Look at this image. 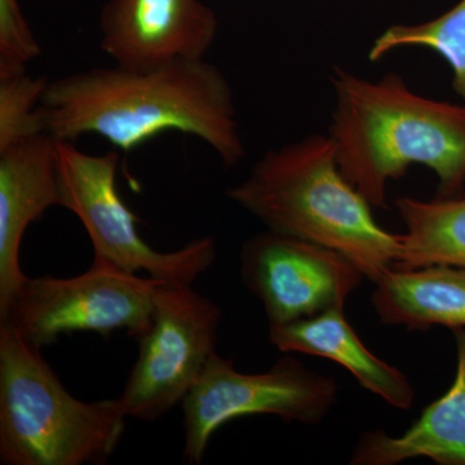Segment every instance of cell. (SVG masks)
<instances>
[{
	"instance_id": "obj_1",
	"label": "cell",
	"mask_w": 465,
	"mask_h": 465,
	"mask_svg": "<svg viewBox=\"0 0 465 465\" xmlns=\"http://www.w3.org/2000/svg\"><path fill=\"white\" fill-rule=\"evenodd\" d=\"M45 133L57 142L97 134L131 152L166 131L198 137L225 168L246 158L232 85L219 67L180 60L155 69L94 67L48 82Z\"/></svg>"
},
{
	"instance_id": "obj_2",
	"label": "cell",
	"mask_w": 465,
	"mask_h": 465,
	"mask_svg": "<svg viewBox=\"0 0 465 465\" xmlns=\"http://www.w3.org/2000/svg\"><path fill=\"white\" fill-rule=\"evenodd\" d=\"M329 136L342 174L374 208L415 164L433 171L437 197L465 192V104L416 94L400 74L371 81L333 66Z\"/></svg>"
},
{
	"instance_id": "obj_3",
	"label": "cell",
	"mask_w": 465,
	"mask_h": 465,
	"mask_svg": "<svg viewBox=\"0 0 465 465\" xmlns=\"http://www.w3.org/2000/svg\"><path fill=\"white\" fill-rule=\"evenodd\" d=\"M226 194L269 231L347 256L371 282L399 259L400 234L379 225L374 207L345 179L329 134L268 150Z\"/></svg>"
},
{
	"instance_id": "obj_4",
	"label": "cell",
	"mask_w": 465,
	"mask_h": 465,
	"mask_svg": "<svg viewBox=\"0 0 465 465\" xmlns=\"http://www.w3.org/2000/svg\"><path fill=\"white\" fill-rule=\"evenodd\" d=\"M125 420L116 399L84 402L72 396L41 348L0 323V463H108Z\"/></svg>"
},
{
	"instance_id": "obj_5",
	"label": "cell",
	"mask_w": 465,
	"mask_h": 465,
	"mask_svg": "<svg viewBox=\"0 0 465 465\" xmlns=\"http://www.w3.org/2000/svg\"><path fill=\"white\" fill-rule=\"evenodd\" d=\"M118 166L116 152L87 154L72 142H57L60 207L81 220L94 259L131 274L145 272L161 282L194 283L215 262V238H197L171 252L153 249L137 231L139 219L116 189Z\"/></svg>"
},
{
	"instance_id": "obj_6",
	"label": "cell",
	"mask_w": 465,
	"mask_h": 465,
	"mask_svg": "<svg viewBox=\"0 0 465 465\" xmlns=\"http://www.w3.org/2000/svg\"><path fill=\"white\" fill-rule=\"evenodd\" d=\"M161 283L94 259L76 277H27L0 314V323L41 349L65 333L81 331L109 338L115 330H125L139 341L152 324Z\"/></svg>"
},
{
	"instance_id": "obj_7",
	"label": "cell",
	"mask_w": 465,
	"mask_h": 465,
	"mask_svg": "<svg viewBox=\"0 0 465 465\" xmlns=\"http://www.w3.org/2000/svg\"><path fill=\"white\" fill-rule=\"evenodd\" d=\"M338 394L335 378L312 371L298 358L282 357L268 371L244 374L232 360L215 351L183 401V459L200 465L213 433L242 416L321 423L338 402Z\"/></svg>"
},
{
	"instance_id": "obj_8",
	"label": "cell",
	"mask_w": 465,
	"mask_h": 465,
	"mask_svg": "<svg viewBox=\"0 0 465 465\" xmlns=\"http://www.w3.org/2000/svg\"><path fill=\"white\" fill-rule=\"evenodd\" d=\"M223 312L192 284H159L139 357L116 399L127 418L155 421L183 403L215 353Z\"/></svg>"
},
{
	"instance_id": "obj_9",
	"label": "cell",
	"mask_w": 465,
	"mask_h": 465,
	"mask_svg": "<svg viewBox=\"0 0 465 465\" xmlns=\"http://www.w3.org/2000/svg\"><path fill=\"white\" fill-rule=\"evenodd\" d=\"M241 275L262 302L269 326L344 309L365 278L338 251L269 229L244 242Z\"/></svg>"
},
{
	"instance_id": "obj_10",
	"label": "cell",
	"mask_w": 465,
	"mask_h": 465,
	"mask_svg": "<svg viewBox=\"0 0 465 465\" xmlns=\"http://www.w3.org/2000/svg\"><path fill=\"white\" fill-rule=\"evenodd\" d=\"M215 12L201 0H109L101 11V50L114 65L155 69L202 60L217 35Z\"/></svg>"
},
{
	"instance_id": "obj_11",
	"label": "cell",
	"mask_w": 465,
	"mask_h": 465,
	"mask_svg": "<svg viewBox=\"0 0 465 465\" xmlns=\"http://www.w3.org/2000/svg\"><path fill=\"white\" fill-rule=\"evenodd\" d=\"M54 206H60L57 140L39 134L0 150V314L27 278L20 265L26 229Z\"/></svg>"
},
{
	"instance_id": "obj_12",
	"label": "cell",
	"mask_w": 465,
	"mask_h": 465,
	"mask_svg": "<svg viewBox=\"0 0 465 465\" xmlns=\"http://www.w3.org/2000/svg\"><path fill=\"white\" fill-rule=\"evenodd\" d=\"M269 341L283 353L333 361L351 372L363 390L394 409L409 410L414 403L415 390L409 378L369 351L345 318L344 309L269 326Z\"/></svg>"
},
{
	"instance_id": "obj_13",
	"label": "cell",
	"mask_w": 465,
	"mask_h": 465,
	"mask_svg": "<svg viewBox=\"0 0 465 465\" xmlns=\"http://www.w3.org/2000/svg\"><path fill=\"white\" fill-rule=\"evenodd\" d=\"M457 345V374L449 391L425 407L400 436L370 430L358 439L354 465H394L427 458L440 465H465V329L452 330Z\"/></svg>"
},
{
	"instance_id": "obj_14",
	"label": "cell",
	"mask_w": 465,
	"mask_h": 465,
	"mask_svg": "<svg viewBox=\"0 0 465 465\" xmlns=\"http://www.w3.org/2000/svg\"><path fill=\"white\" fill-rule=\"evenodd\" d=\"M371 304L387 326L465 329V268L391 269L375 283Z\"/></svg>"
},
{
	"instance_id": "obj_15",
	"label": "cell",
	"mask_w": 465,
	"mask_h": 465,
	"mask_svg": "<svg viewBox=\"0 0 465 465\" xmlns=\"http://www.w3.org/2000/svg\"><path fill=\"white\" fill-rule=\"evenodd\" d=\"M394 206L405 232L393 269L430 265L465 268V192L458 197L424 201L400 197Z\"/></svg>"
},
{
	"instance_id": "obj_16",
	"label": "cell",
	"mask_w": 465,
	"mask_h": 465,
	"mask_svg": "<svg viewBox=\"0 0 465 465\" xmlns=\"http://www.w3.org/2000/svg\"><path fill=\"white\" fill-rule=\"evenodd\" d=\"M402 48H427L442 57L451 70L452 90L465 104V0L433 20L387 27L372 42L367 57L376 63Z\"/></svg>"
},
{
	"instance_id": "obj_17",
	"label": "cell",
	"mask_w": 465,
	"mask_h": 465,
	"mask_svg": "<svg viewBox=\"0 0 465 465\" xmlns=\"http://www.w3.org/2000/svg\"><path fill=\"white\" fill-rule=\"evenodd\" d=\"M47 84L26 72L0 76V150L45 133L41 103Z\"/></svg>"
},
{
	"instance_id": "obj_18",
	"label": "cell",
	"mask_w": 465,
	"mask_h": 465,
	"mask_svg": "<svg viewBox=\"0 0 465 465\" xmlns=\"http://www.w3.org/2000/svg\"><path fill=\"white\" fill-rule=\"evenodd\" d=\"M39 54L41 47L18 0H0V76L26 72L30 61Z\"/></svg>"
}]
</instances>
